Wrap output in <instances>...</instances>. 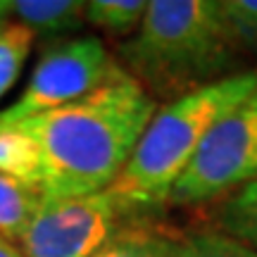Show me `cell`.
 Listing matches in <instances>:
<instances>
[{"label":"cell","mask_w":257,"mask_h":257,"mask_svg":"<svg viewBox=\"0 0 257 257\" xmlns=\"http://www.w3.org/2000/svg\"><path fill=\"white\" fill-rule=\"evenodd\" d=\"M153 95L121 67L64 107L15 124L41 155L43 198H81L107 191L155 117Z\"/></svg>","instance_id":"1"},{"label":"cell","mask_w":257,"mask_h":257,"mask_svg":"<svg viewBox=\"0 0 257 257\" xmlns=\"http://www.w3.org/2000/svg\"><path fill=\"white\" fill-rule=\"evenodd\" d=\"M255 88L257 69L226 74L176 95L155 112L119 179L107 191L128 210H153L169 202L176 181L193 162L210 128Z\"/></svg>","instance_id":"2"},{"label":"cell","mask_w":257,"mask_h":257,"mask_svg":"<svg viewBox=\"0 0 257 257\" xmlns=\"http://www.w3.org/2000/svg\"><path fill=\"white\" fill-rule=\"evenodd\" d=\"M236 43L217 0H153L119 53L143 88L184 95L186 83L214 81Z\"/></svg>","instance_id":"3"},{"label":"cell","mask_w":257,"mask_h":257,"mask_svg":"<svg viewBox=\"0 0 257 257\" xmlns=\"http://www.w3.org/2000/svg\"><path fill=\"white\" fill-rule=\"evenodd\" d=\"M257 179V88L205 136L169 195L172 205L214 200Z\"/></svg>","instance_id":"4"},{"label":"cell","mask_w":257,"mask_h":257,"mask_svg":"<svg viewBox=\"0 0 257 257\" xmlns=\"http://www.w3.org/2000/svg\"><path fill=\"white\" fill-rule=\"evenodd\" d=\"M128 212L112 191L43 198L17 243L27 257H93L126 226Z\"/></svg>","instance_id":"5"},{"label":"cell","mask_w":257,"mask_h":257,"mask_svg":"<svg viewBox=\"0 0 257 257\" xmlns=\"http://www.w3.org/2000/svg\"><path fill=\"white\" fill-rule=\"evenodd\" d=\"M114 64L98 36L62 38L43 50L15 105L0 112V126H15L36 114L81 100L100 86Z\"/></svg>","instance_id":"6"},{"label":"cell","mask_w":257,"mask_h":257,"mask_svg":"<svg viewBox=\"0 0 257 257\" xmlns=\"http://www.w3.org/2000/svg\"><path fill=\"white\" fill-rule=\"evenodd\" d=\"M81 0H0V22L27 27L38 38H62L81 29Z\"/></svg>","instance_id":"7"},{"label":"cell","mask_w":257,"mask_h":257,"mask_svg":"<svg viewBox=\"0 0 257 257\" xmlns=\"http://www.w3.org/2000/svg\"><path fill=\"white\" fill-rule=\"evenodd\" d=\"M179 238L169 231L126 224L114 238L93 257H174Z\"/></svg>","instance_id":"8"},{"label":"cell","mask_w":257,"mask_h":257,"mask_svg":"<svg viewBox=\"0 0 257 257\" xmlns=\"http://www.w3.org/2000/svg\"><path fill=\"white\" fill-rule=\"evenodd\" d=\"M0 174L41 191V155L19 126H0Z\"/></svg>","instance_id":"9"},{"label":"cell","mask_w":257,"mask_h":257,"mask_svg":"<svg viewBox=\"0 0 257 257\" xmlns=\"http://www.w3.org/2000/svg\"><path fill=\"white\" fill-rule=\"evenodd\" d=\"M43 200V193L0 174V238H22L29 221Z\"/></svg>","instance_id":"10"},{"label":"cell","mask_w":257,"mask_h":257,"mask_svg":"<svg viewBox=\"0 0 257 257\" xmlns=\"http://www.w3.org/2000/svg\"><path fill=\"white\" fill-rule=\"evenodd\" d=\"M217 224L226 236L257 250V179L229 193L217 212Z\"/></svg>","instance_id":"11"},{"label":"cell","mask_w":257,"mask_h":257,"mask_svg":"<svg viewBox=\"0 0 257 257\" xmlns=\"http://www.w3.org/2000/svg\"><path fill=\"white\" fill-rule=\"evenodd\" d=\"M146 0H88L83 8V17L88 24L102 29L114 36H124L138 31L146 17Z\"/></svg>","instance_id":"12"},{"label":"cell","mask_w":257,"mask_h":257,"mask_svg":"<svg viewBox=\"0 0 257 257\" xmlns=\"http://www.w3.org/2000/svg\"><path fill=\"white\" fill-rule=\"evenodd\" d=\"M34 38L36 36L22 24L0 22V98L15 86L31 53Z\"/></svg>","instance_id":"13"},{"label":"cell","mask_w":257,"mask_h":257,"mask_svg":"<svg viewBox=\"0 0 257 257\" xmlns=\"http://www.w3.org/2000/svg\"><path fill=\"white\" fill-rule=\"evenodd\" d=\"M174 257H257V250L243 245L226 233L202 231L179 238Z\"/></svg>","instance_id":"14"},{"label":"cell","mask_w":257,"mask_h":257,"mask_svg":"<svg viewBox=\"0 0 257 257\" xmlns=\"http://www.w3.org/2000/svg\"><path fill=\"white\" fill-rule=\"evenodd\" d=\"M224 19L236 38H257V0H219Z\"/></svg>","instance_id":"15"},{"label":"cell","mask_w":257,"mask_h":257,"mask_svg":"<svg viewBox=\"0 0 257 257\" xmlns=\"http://www.w3.org/2000/svg\"><path fill=\"white\" fill-rule=\"evenodd\" d=\"M0 257H27L15 240L0 238Z\"/></svg>","instance_id":"16"}]
</instances>
